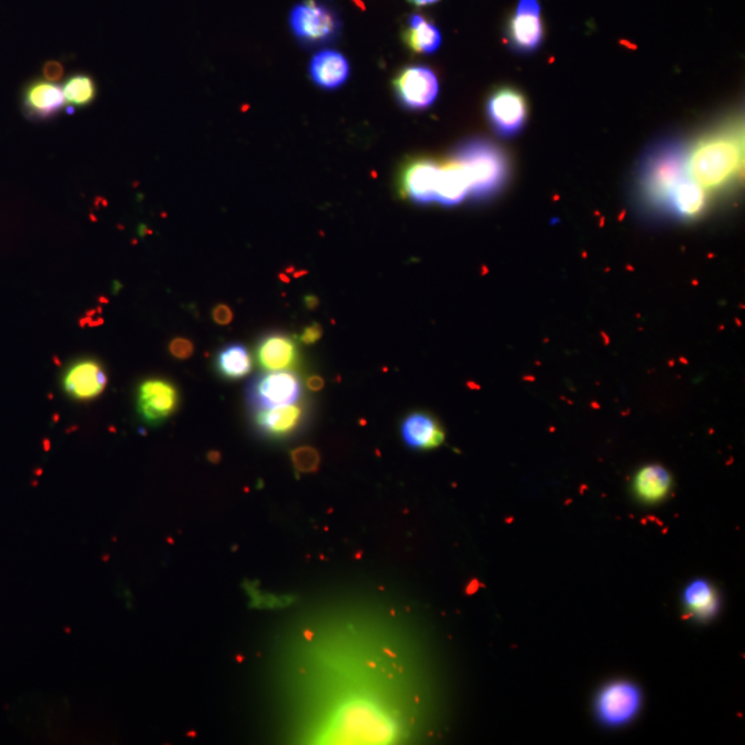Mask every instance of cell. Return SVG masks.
I'll return each instance as SVG.
<instances>
[{"instance_id":"cell-23","label":"cell","mask_w":745,"mask_h":745,"mask_svg":"<svg viewBox=\"0 0 745 745\" xmlns=\"http://www.w3.org/2000/svg\"><path fill=\"white\" fill-rule=\"evenodd\" d=\"M63 92L65 107H68V114H72L76 108H86L94 103L97 83L92 76L78 72L64 82Z\"/></svg>"},{"instance_id":"cell-31","label":"cell","mask_w":745,"mask_h":745,"mask_svg":"<svg viewBox=\"0 0 745 745\" xmlns=\"http://www.w3.org/2000/svg\"><path fill=\"white\" fill-rule=\"evenodd\" d=\"M407 2L412 3L414 6H430L438 3L439 0H407Z\"/></svg>"},{"instance_id":"cell-18","label":"cell","mask_w":745,"mask_h":745,"mask_svg":"<svg viewBox=\"0 0 745 745\" xmlns=\"http://www.w3.org/2000/svg\"><path fill=\"white\" fill-rule=\"evenodd\" d=\"M403 43L410 52L416 54H434L442 45V34L431 20L414 13L406 20L402 31Z\"/></svg>"},{"instance_id":"cell-22","label":"cell","mask_w":745,"mask_h":745,"mask_svg":"<svg viewBox=\"0 0 745 745\" xmlns=\"http://www.w3.org/2000/svg\"><path fill=\"white\" fill-rule=\"evenodd\" d=\"M683 603L696 619L708 620L717 614L719 599L717 591L708 581L694 580L683 592Z\"/></svg>"},{"instance_id":"cell-28","label":"cell","mask_w":745,"mask_h":745,"mask_svg":"<svg viewBox=\"0 0 745 745\" xmlns=\"http://www.w3.org/2000/svg\"><path fill=\"white\" fill-rule=\"evenodd\" d=\"M212 316L213 321L221 326L230 325L232 319H234V314H232L231 308L225 304L216 305V307L213 308Z\"/></svg>"},{"instance_id":"cell-10","label":"cell","mask_w":745,"mask_h":745,"mask_svg":"<svg viewBox=\"0 0 745 745\" xmlns=\"http://www.w3.org/2000/svg\"><path fill=\"white\" fill-rule=\"evenodd\" d=\"M307 402L297 401L290 405L271 407L253 412V425L258 434L268 439H287L296 435L308 419Z\"/></svg>"},{"instance_id":"cell-5","label":"cell","mask_w":745,"mask_h":745,"mask_svg":"<svg viewBox=\"0 0 745 745\" xmlns=\"http://www.w3.org/2000/svg\"><path fill=\"white\" fill-rule=\"evenodd\" d=\"M303 384L289 370L264 372L254 376L246 388V401L253 412L300 401Z\"/></svg>"},{"instance_id":"cell-17","label":"cell","mask_w":745,"mask_h":745,"mask_svg":"<svg viewBox=\"0 0 745 745\" xmlns=\"http://www.w3.org/2000/svg\"><path fill=\"white\" fill-rule=\"evenodd\" d=\"M402 436L407 446L417 450L436 449L445 442V431L438 420L420 412L409 414L403 420Z\"/></svg>"},{"instance_id":"cell-21","label":"cell","mask_w":745,"mask_h":745,"mask_svg":"<svg viewBox=\"0 0 745 745\" xmlns=\"http://www.w3.org/2000/svg\"><path fill=\"white\" fill-rule=\"evenodd\" d=\"M217 373L225 380H241L253 369V358L243 344H228L217 352Z\"/></svg>"},{"instance_id":"cell-19","label":"cell","mask_w":745,"mask_h":745,"mask_svg":"<svg viewBox=\"0 0 745 745\" xmlns=\"http://www.w3.org/2000/svg\"><path fill=\"white\" fill-rule=\"evenodd\" d=\"M468 194H470V184H468L463 167L450 159L442 165L435 202L443 206H456L463 202Z\"/></svg>"},{"instance_id":"cell-30","label":"cell","mask_w":745,"mask_h":745,"mask_svg":"<svg viewBox=\"0 0 745 745\" xmlns=\"http://www.w3.org/2000/svg\"><path fill=\"white\" fill-rule=\"evenodd\" d=\"M304 304L308 310H315L319 305V298L314 296V294H308V296L304 297Z\"/></svg>"},{"instance_id":"cell-3","label":"cell","mask_w":745,"mask_h":745,"mask_svg":"<svg viewBox=\"0 0 745 745\" xmlns=\"http://www.w3.org/2000/svg\"><path fill=\"white\" fill-rule=\"evenodd\" d=\"M452 159L463 167L470 195L478 201L499 194L507 183V156L490 141H465L453 152Z\"/></svg>"},{"instance_id":"cell-20","label":"cell","mask_w":745,"mask_h":745,"mask_svg":"<svg viewBox=\"0 0 745 745\" xmlns=\"http://www.w3.org/2000/svg\"><path fill=\"white\" fill-rule=\"evenodd\" d=\"M671 486V475L660 465L643 467L635 476V493L645 503H659L670 493Z\"/></svg>"},{"instance_id":"cell-2","label":"cell","mask_w":745,"mask_h":745,"mask_svg":"<svg viewBox=\"0 0 745 745\" xmlns=\"http://www.w3.org/2000/svg\"><path fill=\"white\" fill-rule=\"evenodd\" d=\"M689 148L682 141H664L645 156L639 172L643 202L668 216L672 199L690 178Z\"/></svg>"},{"instance_id":"cell-16","label":"cell","mask_w":745,"mask_h":745,"mask_svg":"<svg viewBox=\"0 0 745 745\" xmlns=\"http://www.w3.org/2000/svg\"><path fill=\"white\" fill-rule=\"evenodd\" d=\"M311 81L325 90L339 89L350 76V64L347 58L334 50H322L312 57L310 68Z\"/></svg>"},{"instance_id":"cell-25","label":"cell","mask_w":745,"mask_h":745,"mask_svg":"<svg viewBox=\"0 0 745 745\" xmlns=\"http://www.w3.org/2000/svg\"><path fill=\"white\" fill-rule=\"evenodd\" d=\"M194 350L195 347L192 341L184 339V337H178V339L172 340V343L169 344L170 355L176 359H180V361L191 358Z\"/></svg>"},{"instance_id":"cell-11","label":"cell","mask_w":745,"mask_h":745,"mask_svg":"<svg viewBox=\"0 0 745 745\" xmlns=\"http://www.w3.org/2000/svg\"><path fill=\"white\" fill-rule=\"evenodd\" d=\"M63 390L76 402H89L98 398L107 388L108 377L103 363L94 358L72 362L63 374Z\"/></svg>"},{"instance_id":"cell-12","label":"cell","mask_w":745,"mask_h":745,"mask_svg":"<svg viewBox=\"0 0 745 745\" xmlns=\"http://www.w3.org/2000/svg\"><path fill=\"white\" fill-rule=\"evenodd\" d=\"M543 20L539 0H519L508 21V42L522 53L534 52L543 42Z\"/></svg>"},{"instance_id":"cell-14","label":"cell","mask_w":745,"mask_h":745,"mask_svg":"<svg viewBox=\"0 0 745 745\" xmlns=\"http://www.w3.org/2000/svg\"><path fill=\"white\" fill-rule=\"evenodd\" d=\"M256 359L264 372L290 370L300 363V351L296 340L289 334L272 332L258 340Z\"/></svg>"},{"instance_id":"cell-27","label":"cell","mask_w":745,"mask_h":745,"mask_svg":"<svg viewBox=\"0 0 745 745\" xmlns=\"http://www.w3.org/2000/svg\"><path fill=\"white\" fill-rule=\"evenodd\" d=\"M43 75H45L46 81L57 83L64 75L63 64L58 63V61H47L45 67H43Z\"/></svg>"},{"instance_id":"cell-26","label":"cell","mask_w":745,"mask_h":745,"mask_svg":"<svg viewBox=\"0 0 745 745\" xmlns=\"http://www.w3.org/2000/svg\"><path fill=\"white\" fill-rule=\"evenodd\" d=\"M322 336V326L319 325V323H312V325L305 327L303 333L300 334V337H298V339H300L301 343L314 345L322 339Z\"/></svg>"},{"instance_id":"cell-6","label":"cell","mask_w":745,"mask_h":745,"mask_svg":"<svg viewBox=\"0 0 745 745\" xmlns=\"http://www.w3.org/2000/svg\"><path fill=\"white\" fill-rule=\"evenodd\" d=\"M642 705V693L628 681L609 683L596 696V717L609 728H620L637 717Z\"/></svg>"},{"instance_id":"cell-7","label":"cell","mask_w":745,"mask_h":745,"mask_svg":"<svg viewBox=\"0 0 745 745\" xmlns=\"http://www.w3.org/2000/svg\"><path fill=\"white\" fill-rule=\"evenodd\" d=\"M486 114L494 132L501 137H514L528 122V101L518 90L503 87L489 97Z\"/></svg>"},{"instance_id":"cell-29","label":"cell","mask_w":745,"mask_h":745,"mask_svg":"<svg viewBox=\"0 0 745 745\" xmlns=\"http://www.w3.org/2000/svg\"><path fill=\"white\" fill-rule=\"evenodd\" d=\"M323 385H325V381L321 379V377L318 376H312L310 379L307 380V387L310 388L311 391H319L322 390Z\"/></svg>"},{"instance_id":"cell-4","label":"cell","mask_w":745,"mask_h":745,"mask_svg":"<svg viewBox=\"0 0 745 745\" xmlns=\"http://www.w3.org/2000/svg\"><path fill=\"white\" fill-rule=\"evenodd\" d=\"M292 34L304 47H321L336 42L341 34L340 13L325 0H303L289 14Z\"/></svg>"},{"instance_id":"cell-24","label":"cell","mask_w":745,"mask_h":745,"mask_svg":"<svg viewBox=\"0 0 745 745\" xmlns=\"http://www.w3.org/2000/svg\"><path fill=\"white\" fill-rule=\"evenodd\" d=\"M293 463L298 471H315L319 464V454L311 447H303V449H298L293 453Z\"/></svg>"},{"instance_id":"cell-13","label":"cell","mask_w":745,"mask_h":745,"mask_svg":"<svg viewBox=\"0 0 745 745\" xmlns=\"http://www.w3.org/2000/svg\"><path fill=\"white\" fill-rule=\"evenodd\" d=\"M441 172V163L432 159H416L406 163L399 178L402 195L419 205L435 202Z\"/></svg>"},{"instance_id":"cell-15","label":"cell","mask_w":745,"mask_h":745,"mask_svg":"<svg viewBox=\"0 0 745 745\" xmlns=\"http://www.w3.org/2000/svg\"><path fill=\"white\" fill-rule=\"evenodd\" d=\"M23 108L32 121H49L65 108L63 86L46 79L29 83L23 96Z\"/></svg>"},{"instance_id":"cell-9","label":"cell","mask_w":745,"mask_h":745,"mask_svg":"<svg viewBox=\"0 0 745 745\" xmlns=\"http://www.w3.org/2000/svg\"><path fill=\"white\" fill-rule=\"evenodd\" d=\"M392 86L396 100L414 111L431 107L439 94L438 78L430 68L421 65L403 68L395 76Z\"/></svg>"},{"instance_id":"cell-1","label":"cell","mask_w":745,"mask_h":745,"mask_svg":"<svg viewBox=\"0 0 745 745\" xmlns=\"http://www.w3.org/2000/svg\"><path fill=\"white\" fill-rule=\"evenodd\" d=\"M744 163L743 133L719 130L701 138L689 149L690 176L707 190H721L739 178Z\"/></svg>"},{"instance_id":"cell-8","label":"cell","mask_w":745,"mask_h":745,"mask_svg":"<svg viewBox=\"0 0 745 745\" xmlns=\"http://www.w3.org/2000/svg\"><path fill=\"white\" fill-rule=\"evenodd\" d=\"M180 405V391L166 379L144 380L137 390V413L148 425L165 423Z\"/></svg>"}]
</instances>
